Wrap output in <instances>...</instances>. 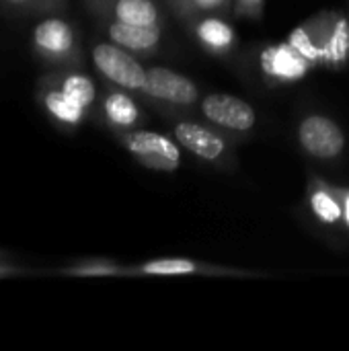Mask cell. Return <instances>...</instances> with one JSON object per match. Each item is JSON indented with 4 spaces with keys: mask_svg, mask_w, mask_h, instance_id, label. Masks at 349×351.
I'll return each instance as SVG.
<instances>
[{
    "mask_svg": "<svg viewBox=\"0 0 349 351\" xmlns=\"http://www.w3.org/2000/svg\"><path fill=\"white\" fill-rule=\"evenodd\" d=\"M175 138L177 142L193 152L197 158L206 160V162H216L224 156L226 152V142L222 136H218L216 132H212L210 128L195 123V121H179L175 125Z\"/></svg>",
    "mask_w": 349,
    "mask_h": 351,
    "instance_id": "cell-7",
    "label": "cell"
},
{
    "mask_svg": "<svg viewBox=\"0 0 349 351\" xmlns=\"http://www.w3.org/2000/svg\"><path fill=\"white\" fill-rule=\"evenodd\" d=\"M298 142L315 158H337L346 148L344 130L327 115H309L298 125Z\"/></svg>",
    "mask_w": 349,
    "mask_h": 351,
    "instance_id": "cell-3",
    "label": "cell"
},
{
    "mask_svg": "<svg viewBox=\"0 0 349 351\" xmlns=\"http://www.w3.org/2000/svg\"><path fill=\"white\" fill-rule=\"evenodd\" d=\"M197 39L212 51H228L234 43V31L222 19H204L195 27Z\"/></svg>",
    "mask_w": 349,
    "mask_h": 351,
    "instance_id": "cell-10",
    "label": "cell"
},
{
    "mask_svg": "<svg viewBox=\"0 0 349 351\" xmlns=\"http://www.w3.org/2000/svg\"><path fill=\"white\" fill-rule=\"evenodd\" d=\"M146 276H163V278H177V276H191L200 271V265L189 259H154L140 267Z\"/></svg>",
    "mask_w": 349,
    "mask_h": 351,
    "instance_id": "cell-15",
    "label": "cell"
},
{
    "mask_svg": "<svg viewBox=\"0 0 349 351\" xmlns=\"http://www.w3.org/2000/svg\"><path fill=\"white\" fill-rule=\"evenodd\" d=\"M109 37L130 51H150L160 41L158 25H132L117 21L109 27Z\"/></svg>",
    "mask_w": 349,
    "mask_h": 351,
    "instance_id": "cell-8",
    "label": "cell"
},
{
    "mask_svg": "<svg viewBox=\"0 0 349 351\" xmlns=\"http://www.w3.org/2000/svg\"><path fill=\"white\" fill-rule=\"evenodd\" d=\"M193 2L202 8H212V6H218L222 0H193Z\"/></svg>",
    "mask_w": 349,
    "mask_h": 351,
    "instance_id": "cell-20",
    "label": "cell"
},
{
    "mask_svg": "<svg viewBox=\"0 0 349 351\" xmlns=\"http://www.w3.org/2000/svg\"><path fill=\"white\" fill-rule=\"evenodd\" d=\"M309 204L313 214L329 226H335L337 222L344 220V204L325 187H317L309 195Z\"/></svg>",
    "mask_w": 349,
    "mask_h": 351,
    "instance_id": "cell-13",
    "label": "cell"
},
{
    "mask_svg": "<svg viewBox=\"0 0 349 351\" xmlns=\"http://www.w3.org/2000/svg\"><path fill=\"white\" fill-rule=\"evenodd\" d=\"M35 43L49 53H66L72 49V29L60 19L41 21L35 27Z\"/></svg>",
    "mask_w": 349,
    "mask_h": 351,
    "instance_id": "cell-9",
    "label": "cell"
},
{
    "mask_svg": "<svg viewBox=\"0 0 349 351\" xmlns=\"http://www.w3.org/2000/svg\"><path fill=\"white\" fill-rule=\"evenodd\" d=\"M263 0H239V6L243 12H251L253 8H259Z\"/></svg>",
    "mask_w": 349,
    "mask_h": 351,
    "instance_id": "cell-18",
    "label": "cell"
},
{
    "mask_svg": "<svg viewBox=\"0 0 349 351\" xmlns=\"http://www.w3.org/2000/svg\"><path fill=\"white\" fill-rule=\"evenodd\" d=\"M202 113L214 125L230 132H249L257 123V113L251 103L224 93L208 95L202 101Z\"/></svg>",
    "mask_w": 349,
    "mask_h": 351,
    "instance_id": "cell-4",
    "label": "cell"
},
{
    "mask_svg": "<svg viewBox=\"0 0 349 351\" xmlns=\"http://www.w3.org/2000/svg\"><path fill=\"white\" fill-rule=\"evenodd\" d=\"M45 107L62 121L66 123H78L82 119L84 109L76 105L70 97L64 95V90H51L45 95Z\"/></svg>",
    "mask_w": 349,
    "mask_h": 351,
    "instance_id": "cell-16",
    "label": "cell"
},
{
    "mask_svg": "<svg viewBox=\"0 0 349 351\" xmlns=\"http://www.w3.org/2000/svg\"><path fill=\"white\" fill-rule=\"evenodd\" d=\"M311 64L313 62L309 58H304L290 41L272 45L261 53L263 74H267L276 80H286V82L298 80L309 72Z\"/></svg>",
    "mask_w": 349,
    "mask_h": 351,
    "instance_id": "cell-6",
    "label": "cell"
},
{
    "mask_svg": "<svg viewBox=\"0 0 349 351\" xmlns=\"http://www.w3.org/2000/svg\"><path fill=\"white\" fill-rule=\"evenodd\" d=\"M142 90L158 101L173 105H193L200 99V90L193 80L160 66L146 70V82Z\"/></svg>",
    "mask_w": 349,
    "mask_h": 351,
    "instance_id": "cell-5",
    "label": "cell"
},
{
    "mask_svg": "<svg viewBox=\"0 0 349 351\" xmlns=\"http://www.w3.org/2000/svg\"><path fill=\"white\" fill-rule=\"evenodd\" d=\"M62 90H64L66 97H70L82 109L88 107L95 101V84L84 74H72V76H68L64 80V84H62Z\"/></svg>",
    "mask_w": 349,
    "mask_h": 351,
    "instance_id": "cell-17",
    "label": "cell"
},
{
    "mask_svg": "<svg viewBox=\"0 0 349 351\" xmlns=\"http://www.w3.org/2000/svg\"><path fill=\"white\" fill-rule=\"evenodd\" d=\"M321 60L327 64H341L349 58V23L344 19H337L331 33L327 35V41L319 47Z\"/></svg>",
    "mask_w": 349,
    "mask_h": 351,
    "instance_id": "cell-12",
    "label": "cell"
},
{
    "mask_svg": "<svg viewBox=\"0 0 349 351\" xmlns=\"http://www.w3.org/2000/svg\"><path fill=\"white\" fill-rule=\"evenodd\" d=\"M105 115L109 117L111 123L121 128H130L140 119L138 105L125 93H111L105 99Z\"/></svg>",
    "mask_w": 349,
    "mask_h": 351,
    "instance_id": "cell-14",
    "label": "cell"
},
{
    "mask_svg": "<svg viewBox=\"0 0 349 351\" xmlns=\"http://www.w3.org/2000/svg\"><path fill=\"white\" fill-rule=\"evenodd\" d=\"M115 16L132 25H158V8L152 0H117Z\"/></svg>",
    "mask_w": 349,
    "mask_h": 351,
    "instance_id": "cell-11",
    "label": "cell"
},
{
    "mask_svg": "<svg viewBox=\"0 0 349 351\" xmlns=\"http://www.w3.org/2000/svg\"><path fill=\"white\" fill-rule=\"evenodd\" d=\"M344 222L349 228V191L344 195Z\"/></svg>",
    "mask_w": 349,
    "mask_h": 351,
    "instance_id": "cell-19",
    "label": "cell"
},
{
    "mask_svg": "<svg viewBox=\"0 0 349 351\" xmlns=\"http://www.w3.org/2000/svg\"><path fill=\"white\" fill-rule=\"evenodd\" d=\"M95 66L115 84L130 88V90H142L146 82V68L121 45L113 43H99L93 49Z\"/></svg>",
    "mask_w": 349,
    "mask_h": 351,
    "instance_id": "cell-2",
    "label": "cell"
},
{
    "mask_svg": "<svg viewBox=\"0 0 349 351\" xmlns=\"http://www.w3.org/2000/svg\"><path fill=\"white\" fill-rule=\"evenodd\" d=\"M123 144L148 169L171 173V171L179 169V165H181L179 144L165 134L140 130V132L128 134L123 138Z\"/></svg>",
    "mask_w": 349,
    "mask_h": 351,
    "instance_id": "cell-1",
    "label": "cell"
}]
</instances>
